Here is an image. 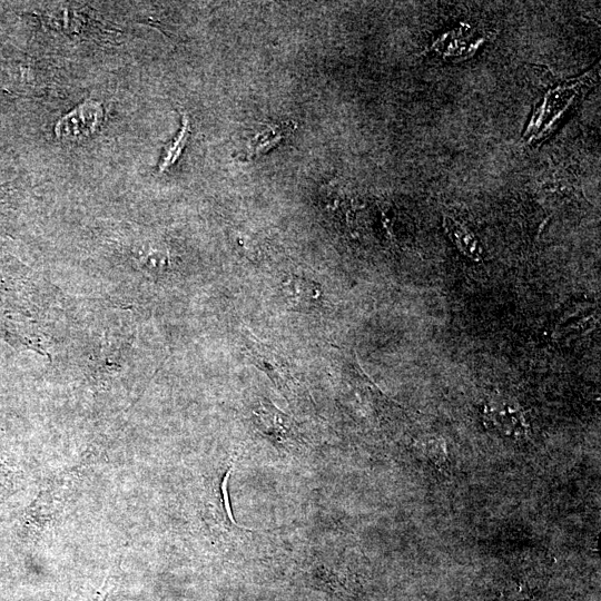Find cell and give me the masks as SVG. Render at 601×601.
I'll return each mask as SVG.
<instances>
[{
    "instance_id": "obj_2",
    "label": "cell",
    "mask_w": 601,
    "mask_h": 601,
    "mask_svg": "<svg viewBox=\"0 0 601 601\" xmlns=\"http://www.w3.org/2000/svg\"><path fill=\"white\" fill-rule=\"evenodd\" d=\"M76 481L80 480L72 469L47 482L26 512V527L29 531L44 530L63 514L68 502L72 500Z\"/></svg>"
},
{
    "instance_id": "obj_3",
    "label": "cell",
    "mask_w": 601,
    "mask_h": 601,
    "mask_svg": "<svg viewBox=\"0 0 601 601\" xmlns=\"http://www.w3.org/2000/svg\"><path fill=\"white\" fill-rule=\"evenodd\" d=\"M251 419L256 430L275 449L293 453L303 448L304 442L299 423L275 407L268 399H260L255 403Z\"/></svg>"
},
{
    "instance_id": "obj_10",
    "label": "cell",
    "mask_w": 601,
    "mask_h": 601,
    "mask_svg": "<svg viewBox=\"0 0 601 601\" xmlns=\"http://www.w3.org/2000/svg\"><path fill=\"white\" fill-rule=\"evenodd\" d=\"M190 136V123L189 118L186 115L183 116L182 128L179 134L175 137V139L165 147V151L162 156V160L160 162V172H164L167 169H170L177 160L180 159V156L183 153L184 147L189 140Z\"/></svg>"
},
{
    "instance_id": "obj_6",
    "label": "cell",
    "mask_w": 601,
    "mask_h": 601,
    "mask_svg": "<svg viewBox=\"0 0 601 601\" xmlns=\"http://www.w3.org/2000/svg\"><path fill=\"white\" fill-rule=\"evenodd\" d=\"M281 291L285 302L295 311L309 313L318 309L322 302L319 284L294 275L282 281Z\"/></svg>"
},
{
    "instance_id": "obj_11",
    "label": "cell",
    "mask_w": 601,
    "mask_h": 601,
    "mask_svg": "<svg viewBox=\"0 0 601 601\" xmlns=\"http://www.w3.org/2000/svg\"><path fill=\"white\" fill-rule=\"evenodd\" d=\"M120 574L121 566L120 563H118L116 569L111 571V574L108 575L104 585L100 590L97 591L92 601H108V599H110V596L113 594V591L116 589L118 581H120Z\"/></svg>"
},
{
    "instance_id": "obj_5",
    "label": "cell",
    "mask_w": 601,
    "mask_h": 601,
    "mask_svg": "<svg viewBox=\"0 0 601 601\" xmlns=\"http://www.w3.org/2000/svg\"><path fill=\"white\" fill-rule=\"evenodd\" d=\"M103 118L102 105L95 101H86L57 122L55 134L58 140L64 142L83 141L98 130Z\"/></svg>"
},
{
    "instance_id": "obj_7",
    "label": "cell",
    "mask_w": 601,
    "mask_h": 601,
    "mask_svg": "<svg viewBox=\"0 0 601 601\" xmlns=\"http://www.w3.org/2000/svg\"><path fill=\"white\" fill-rule=\"evenodd\" d=\"M284 133L283 126L258 125L244 134L243 147L239 154L245 156L246 160H250L252 157L269 152L282 141Z\"/></svg>"
},
{
    "instance_id": "obj_1",
    "label": "cell",
    "mask_w": 601,
    "mask_h": 601,
    "mask_svg": "<svg viewBox=\"0 0 601 601\" xmlns=\"http://www.w3.org/2000/svg\"><path fill=\"white\" fill-rule=\"evenodd\" d=\"M233 467L234 460H226L204 480V521L215 537L224 540L238 537L241 532L244 534L250 532V530L239 527L232 515L228 484Z\"/></svg>"
},
{
    "instance_id": "obj_4",
    "label": "cell",
    "mask_w": 601,
    "mask_h": 601,
    "mask_svg": "<svg viewBox=\"0 0 601 601\" xmlns=\"http://www.w3.org/2000/svg\"><path fill=\"white\" fill-rule=\"evenodd\" d=\"M243 339L246 354L256 367L268 374L274 386L284 394V397L290 401L297 396V389H295L297 382L292 376L287 361L272 348L254 338L249 331L245 332Z\"/></svg>"
},
{
    "instance_id": "obj_9",
    "label": "cell",
    "mask_w": 601,
    "mask_h": 601,
    "mask_svg": "<svg viewBox=\"0 0 601 601\" xmlns=\"http://www.w3.org/2000/svg\"><path fill=\"white\" fill-rule=\"evenodd\" d=\"M445 228L450 239L457 245L461 253L471 260L477 262L482 260V248L474 233L450 218H445Z\"/></svg>"
},
{
    "instance_id": "obj_8",
    "label": "cell",
    "mask_w": 601,
    "mask_h": 601,
    "mask_svg": "<svg viewBox=\"0 0 601 601\" xmlns=\"http://www.w3.org/2000/svg\"><path fill=\"white\" fill-rule=\"evenodd\" d=\"M487 417L501 432L506 435H519V432L524 431L525 420L519 409L510 405H494L489 406Z\"/></svg>"
}]
</instances>
